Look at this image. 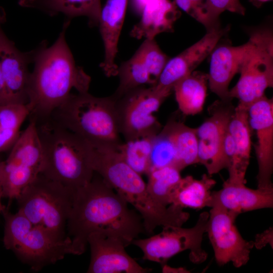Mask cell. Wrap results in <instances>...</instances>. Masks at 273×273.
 Returning a JSON list of instances; mask_svg holds the SVG:
<instances>
[{"instance_id": "obj_3", "label": "cell", "mask_w": 273, "mask_h": 273, "mask_svg": "<svg viewBox=\"0 0 273 273\" xmlns=\"http://www.w3.org/2000/svg\"><path fill=\"white\" fill-rule=\"evenodd\" d=\"M49 118L95 146L118 150L123 143L112 96L71 94Z\"/></svg>"}, {"instance_id": "obj_14", "label": "cell", "mask_w": 273, "mask_h": 273, "mask_svg": "<svg viewBox=\"0 0 273 273\" xmlns=\"http://www.w3.org/2000/svg\"><path fill=\"white\" fill-rule=\"evenodd\" d=\"M90 249L88 273H146L143 268L126 252L128 246L122 238L101 232H94L88 237Z\"/></svg>"}, {"instance_id": "obj_15", "label": "cell", "mask_w": 273, "mask_h": 273, "mask_svg": "<svg viewBox=\"0 0 273 273\" xmlns=\"http://www.w3.org/2000/svg\"><path fill=\"white\" fill-rule=\"evenodd\" d=\"M228 27H220L207 31L199 41L175 57L169 59L155 86L159 89L173 90L174 85L192 73L207 57L220 38L228 31Z\"/></svg>"}, {"instance_id": "obj_4", "label": "cell", "mask_w": 273, "mask_h": 273, "mask_svg": "<svg viewBox=\"0 0 273 273\" xmlns=\"http://www.w3.org/2000/svg\"><path fill=\"white\" fill-rule=\"evenodd\" d=\"M42 151L40 173L76 190L92 179L86 141L50 118L35 123Z\"/></svg>"}, {"instance_id": "obj_27", "label": "cell", "mask_w": 273, "mask_h": 273, "mask_svg": "<svg viewBox=\"0 0 273 273\" xmlns=\"http://www.w3.org/2000/svg\"><path fill=\"white\" fill-rule=\"evenodd\" d=\"M119 83L112 96L117 100L125 94L137 87L154 85L149 71L136 53L118 68Z\"/></svg>"}, {"instance_id": "obj_30", "label": "cell", "mask_w": 273, "mask_h": 273, "mask_svg": "<svg viewBox=\"0 0 273 273\" xmlns=\"http://www.w3.org/2000/svg\"><path fill=\"white\" fill-rule=\"evenodd\" d=\"M155 135L124 141L118 150L126 163L140 175H147L149 172L152 142Z\"/></svg>"}, {"instance_id": "obj_37", "label": "cell", "mask_w": 273, "mask_h": 273, "mask_svg": "<svg viewBox=\"0 0 273 273\" xmlns=\"http://www.w3.org/2000/svg\"><path fill=\"white\" fill-rule=\"evenodd\" d=\"M148 0H131L133 11L138 14H141Z\"/></svg>"}, {"instance_id": "obj_20", "label": "cell", "mask_w": 273, "mask_h": 273, "mask_svg": "<svg viewBox=\"0 0 273 273\" xmlns=\"http://www.w3.org/2000/svg\"><path fill=\"white\" fill-rule=\"evenodd\" d=\"M251 127L248 121V109L238 104L231 118L228 130L235 145V156L227 168L228 181L235 183H245V177L249 164L251 150Z\"/></svg>"}, {"instance_id": "obj_7", "label": "cell", "mask_w": 273, "mask_h": 273, "mask_svg": "<svg viewBox=\"0 0 273 273\" xmlns=\"http://www.w3.org/2000/svg\"><path fill=\"white\" fill-rule=\"evenodd\" d=\"M250 46L241 65L240 77L229 90L231 99L247 109L273 86V38L270 30H255L250 34Z\"/></svg>"}, {"instance_id": "obj_28", "label": "cell", "mask_w": 273, "mask_h": 273, "mask_svg": "<svg viewBox=\"0 0 273 273\" xmlns=\"http://www.w3.org/2000/svg\"><path fill=\"white\" fill-rule=\"evenodd\" d=\"M170 121L177 153L176 167L181 171L188 166L198 163V139L196 128L173 119Z\"/></svg>"}, {"instance_id": "obj_5", "label": "cell", "mask_w": 273, "mask_h": 273, "mask_svg": "<svg viewBox=\"0 0 273 273\" xmlns=\"http://www.w3.org/2000/svg\"><path fill=\"white\" fill-rule=\"evenodd\" d=\"M5 223L4 244L34 271L73 254L70 239L59 240L44 229L32 223L19 212H2Z\"/></svg>"}, {"instance_id": "obj_33", "label": "cell", "mask_w": 273, "mask_h": 273, "mask_svg": "<svg viewBox=\"0 0 273 273\" xmlns=\"http://www.w3.org/2000/svg\"><path fill=\"white\" fill-rule=\"evenodd\" d=\"M206 0H174L176 5L208 29L205 12Z\"/></svg>"}, {"instance_id": "obj_36", "label": "cell", "mask_w": 273, "mask_h": 273, "mask_svg": "<svg viewBox=\"0 0 273 273\" xmlns=\"http://www.w3.org/2000/svg\"><path fill=\"white\" fill-rule=\"evenodd\" d=\"M7 104H9V101L0 63V106Z\"/></svg>"}, {"instance_id": "obj_23", "label": "cell", "mask_w": 273, "mask_h": 273, "mask_svg": "<svg viewBox=\"0 0 273 273\" xmlns=\"http://www.w3.org/2000/svg\"><path fill=\"white\" fill-rule=\"evenodd\" d=\"M208 74L193 71L173 87L179 110L185 115L200 113L207 97Z\"/></svg>"}, {"instance_id": "obj_16", "label": "cell", "mask_w": 273, "mask_h": 273, "mask_svg": "<svg viewBox=\"0 0 273 273\" xmlns=\"http://www.w3.org/2000/svg\"><path fill=\"white\" fill-rule=\"evenodd\" d=\"M33 51L23 53L9 40L0 27V63L9 103H28V84L30 72L28 65Z\"/></svg>"}, {"instance_id": "obj_8", "label": "cell", "mask_w": 273, "mask_h": 273, "mask_svg": "<svg viewBox=\"0 0 273 273\" xmlns=\"http://www.w3.org/2000/svg\"><path fill=\"white\" fill-rule=\"evenodd\" d=\"M172 91L155 86L134 88L116 100L120 133L124 141L153 136L161 125L153 115Z\"/></svg>"}, {"instance_id": "obj_19", "label": "cell", "mask_w": 273, "mask_h": 273, "mask_svg": "<svg viewBox=\"0 0 273 273\" xmlns=\"http://www.w3.org/2000/svg\"><path fill=\"white\" fill-rule=\"evenodd\" d=\"M128 0H107L102 8L99 26L103 41L105 56L100 66L108 76L117 74L115 60Z\"/></svg>"}, {"instance_id": "obj_13", "label": "cell", "mask_w": 273, "mask_h": 273, "mask_svg": "<svg viewBox=\"0 0 273 273\" xmlns=\"http://www.w3.org/2000/svg\"><path fill=\"white\" fill-rule=\"evenodd\" d=\"M248 121L256 132L255 154L258 171L257 188L273 190V100L265 95L252 103L248 109Z\"/></svg>"}, {"instance_id": "obj_38", "label": "cell", "mask_w": 273, "mask_h": 273, "mask_svg": "<svg viewBox=\"0 0 273 273\" xmlns=\"http://www.w3.org/2000/svg\"><path fill=\"white\" fill-rule=\"evenodd\" d=\"M163 268V272H169L170 271H177V272H179L178 271H180L181 272H187L189 271H187L186 269H184L183 268H172L170 267H169L167 266L166 264H164L162 266Z\"/></svg>"}, {"instance_id": "obj_34", "label": "cell", "mask_w": 273, "mask_h": 273, "mask_svg": "<svg viewBox=\"0 0 273 273\" xmlns=\"http://www.w3.org/2000/svg\"><path fill=\"white\" fill-rule=\"evenodd\" d=\"M254 247L257 249H261L266 245L269 244L272 248L273 246V230L272 227L269 228L263 232L257 234L253 241Z\"/></svg>"}, {"instance_id": "obj_1", "label": "cell", "mask_w": 273, "mask_h": 273, "mask_svg": "<svg viewBox=\"0 0 273 273\" xmlns=\"http://www.w3.org/2000/svg\"><path fill=\"white\" fill-rule=\"evenodd\" d=\"M98 175L94 173L90 182L74 191L66 224L73 255L84 252L88 237L94 232L119 236L128 245L145 232L140 214Z\"/></svg>"}, {"instance_id": "obj_35", "label": "cell", "mask_w": 273, "mask_h": 273, "mask_svg": "<svg viewBox=\"0 0 273 273\" xmlns=\"http://www.w3.org/2000/svg\"><path fill=\"white\" fill-rule=\"evenodd\" d=\"M223 151L228 162V168L234 159L235 152L234 140L228 128L224 140Z\"/></svg>"}, {"instance_id": "obj_17", "label": "cell", "mask_w": 273, "mask_h": 273, "mask_svg": "<svg viewBox=\"0 0 273 273\" xmlns=\"http://www.w3.org/2000/svg\"><path fill=\"white\" fill-rule=\"evenodd\" d=\"M250 40L239 46L221 45L211 53L208 84L221 101L232 100L229 86L234 76L240 73Z\"/></svg>"}, {"instance_id": "obj_29", "label": "cell", "mask_w": 273, "mask_h": 273, "mask_svg": "<svg viewBox=\"0 0 273 273\" xmlns=\"http://www.w3.org/2000/svg\"><path fill=\"white\" fill-rule=\"evenodd\" d=\"M176 164L177 153L169 120L152 140L149 171L166 166L176 167Z\"/></svg>"}, {"instance_id": "obj_18", "label": "cell", "mask_w": 273, "mask_h": 273, "mask_svg": "<svg viewBox=\"0 0 273 273\" xmlns=\"http://www.w3.org/2000/svg\"><path fill=\"white\" fill-rule=\"evenodd\" d=\"M212 204L228 210L241 213L273 207V190L247 187L245 183L225 180L222 188L211 193Z\"/></svg>"}, {"instance_id": "obj_9", "label": "cell", "mask_w": 273, "mask_h": 273, "mask_svg": "<svg viewBox=\"0 0 273 273\" xmlns=\"http://www.w3.org/2000/svg\"><path fill=\"white\" fill-rule=\"evenodd\" d=\"M208 217L209 213L204 211L200 213L196 223L192 228L164 226L159 234L146 239H135L131 244L142 250L144 259L158 262L162 266L172 256L186 250L190 251L189 258L193 263H202L207 258L202 243Z\"/></svg>"}, {"instance_id": "obj_26", "label": "cell", "mask_w": 273, "mask_h": 273, "mask_svg": "<svg viewBox=\"0 0 273 273\" xmlns=\"http://www.w3.org/2000/svg\"><path fill=\"white\" fill-rule=\"evenodd\" d=\"M180 170L169 166L151 170L148 173L147 188L152 198L167 207L171 205V196L182 177Z\"/></svg>"}, {"instance_id": "obj_31", "label": "cell", "mask_w": 273, "mask_h": 273, "mask_svg": "<svg viewBox=\"0 0 273 273\" xmlns=\"http://www.w3.org/2000/svg\"><path fill=\"white\" fill-rule=\"evenodd\" d=\"M135 53L147 66L155 85L169 58L154 39H146Z\"/></svg>"}, {"instance_id": "obj_12", "label": "cell", "mask_w": 273, "mask_h": 273, "mask_svg": "<svg viewBox=\"0 0 273 273\" xmlns=\"http://www.w3.org/2000/svg\"><path fill=\"white\" fill-rule=\"evenodd\" d=\"M234 109L231 101L215 102L209 108L210 116L196 128L198 163L205 166L209 175L228 168L223 144Z\"/></svg>"}, {"instance_id": "obj_24", "label": "cell", "mask_w": 273, "mask_h": 273, "mask_svg": "<svg viewBox=\"0 0 273 273\" xmlns=\"http://www.w3.org/2000/svg\"><path fill=\"white\" fill-rule=\"evenodd\" d=\"M215 184V180L206 174H204L200 179H196L191 175L182 177L172 193L171 204L183 208L211 207V190Z\"/></svg>"}, {"instance_id": "obj_41", "label": "cell", "mask_w": 273, "mask_h": 273, "mask_svg": "<svg viewBox=\"0 0 273 273\" xmlns=\"http://www.w3.org/2000/svg\"><path fill=\"white\" fill-rule=\"evenodd\" d=\"M2 163L3 161L0 160V188H2Z\"/></svg>"}, {"instance_id": "obj_39", "label": "cell", "mask_w": 273, "mask_h": 273, "mask_svg": "<svg viewBox=\"0 0 273 273\" xmlns=\"http://www.w3.org/2000/svg\"><path fill=\"white\" fill-rule=\"evenodd\" d=\"M255 6L259 7L263 3L268 2L270 0H249Z\"/></svg>"}, {"instance_id": "obj_10", "label": "cell", "mask_w": 273, "mask_h": 273, "mask_svg": "<svg viewBox=\"0 0 273 273\" xmlns=\"http://www.w3.org/2000/svg\"><path fill=\"white\" fill-rule=\"evenodd\" d=\"M42 151L36 123L30 120L2 163L3 197L9 205L40 173Z\"/></svg>"}, {"instance_id": "obj_40", "label": "cell", "mask_w": 273, "mask_h": 273, "mask_svg": "<svg viewBox=\"0 0 273 273\" xmlns=\"http://www.w3.org/2000/svg\"><path fill=\"white\" fill-rule=\"evenodd\" d=\"M3 197V189L0 188V213H1L3 210L6 208V207L2 205L1 203V198Z\"/></svg>"}, {"instance_id": "obj_2", "label": "cell", "mask_w": 273, "mask_h": 273, "mask_svg": "<svg viewBox=\"0 0 273 273\" xmlns=\"http://www.w3.org/2000/svg\"><path fill=\"white\" fill-rule=\"evenodd\" d=\"M70 21L65 22L56 41L33 51L34 68L28 84V117L35 123L48 119L74 88L87 92L90 77L75 64L65 39Z\"/></svg>"}, {"instance_id": "obj_32", "label": "cell", "mask_w": 273, "mask_h": 273, "mask_svg": "<svg viewBox=\"0 0 273 273\" xmlns=\"http://www.w3.org/2000/svg\"><path fill=\"white\" fill-rule=\"evenodd\" d=\"M225 11L244 15L245 9L240 0H206L205 12L208 29L219 27V17Z\"/></svg>"}, {"instance_id": "obj_6", "label": "cell", "mask_w": 273, "mask_h": 273, "mask_svg": "<svg viewBox=\"0 0 273 273\" xmlns=\"http://www.w3.org/2000/svg\"><path fill=\"white\" fill-rule=\"evenodd\" d=\"M74 191L40 173L16 199L18 211L32 223L64 240Z\"/></svg>"}, {"instance_id": "obj_11", "label": "cell", "mask_w": 273, "mask_h": 273, "mask_svg": "<svg viewBox=\"0 0 273 273\" xmlns=\"http://www.w3.org/2000/svg\"><path fill=\"white\" fill-rule=\"evenodd\" d=\"M238 215L218 204L213 205L209 211L206 233L220 266L229 262L238 268L245 265L254 247L253 241L245 240L235 225Z\"/></svg>"}, {"instance_id": "obj_21", "label": "cell", "mask_w": 273, "mask_h": 273, "mask_svg": "<svg viewBox=\"0 0 273 273\" xmlns=\"http://www.w3.org/2000/svg\"><path fill=\"white\" fill-rule=\"evenodd\" d=\"M141 15L130 35L137 39H154L160 33L173 30L180 13L175 3L170 0H148Z\"/></svg>"}, {"instance_id": "obj_22", "label": "cell", "mask_w": 273, "mask_h": 273, "mask_svg": "<svg viewBox=\"0 0 273 273\" xmlns=\"http://www.w3.org/2000/svg\"><path fill=\"white\" fill-rule=\"evenodd\" d=\"M19 4L50 16L62 13L68 18L85 16L90 26H99L102 10L100 0H20Z\"/></svg>"}, {"instance_id": "obj_25", "label": "cell", "mask_w": 273, "mask_h": 273, "mask_svg": "<svg viewBox=\"0 0 273 273\" xmlns=\"http://www.w3.org/2000/svg\"><path fill=\"white\" fill-rule=\"evenodd\" d=\"M29 114L27 104L9 103L0 106V152L11 149L20 136L22 124Z\"/></svg>"}]
</instances>
